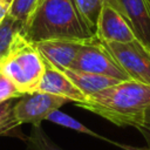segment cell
I'll use <instances>...</instances> for the list:
<instances>
[{
    "instance_id": "1",
    "label": "cell",
    "mask_w": 150,
    "mask_h": 150,
    "mask_svg": "<svg viewBox=\"0 0 150 150\" xmlns=\"http://www.w3.org/2000/svg\"><path fill=\"white\" fill-rule=\"evenodd\" d=\"M118 127L137 128L145 123L150 109V84L135 80L121 81L86 97L76 104Z\"/></svg>"
},
{
    "instance_id": "2",
    "label": "cell",
    "mask_w": 150,
    "mask_h": 150,
    "mask_svg": "<svg viewBox=\"0 0 150 150\" xmlns=\"http://www.w3.org/2000/svg\"><path fill=\"white\" fill-rule=\"evenodd\" d=\"M25 30L34 43L55 39L86 41L95 36L75 0H41Z\"/></svg>"
},
{
    "instance_id": "3",
    "label": "cell",
    "mask_w": 150,
    "mask_h": 150,
    "mask_svg": "<svg viewBox=\"0 0 150 150\" xmlns=\"http://www.w3.org/2000/svg\"><path fill=\"white\" fill-rule=\"evenodd\" d=\"M0 71L22 94L35 91L45 71V59L35 43L22 35L8 54L0 60Z\"/></svg>"
},
{
    "instance_id": "4",
    "label": "cell",
    "mask_w": 150,
    "mask_h": 150,
    "mask_svg": "<svg viewBox=\"0 0 150 150\" xmlns=\"http://www.w3.org/2000/svg\"><path fill=\"white\" fill-rule=\"evenodd\" d=\"M69 69L105 75L121 81L130 80L127 73L112 57V55L95 36L82 42L79 53Z\"/></svg>"
},
{
    "instance_id": "5",
    "label": "cell",
    "mask_w": 150,
    "mask_h": 150,
    "mask_svg": "<svg viewBox=\"0 0 150 150\" xmlns=\"http://www.w3.org/2000/svg\"><path fill=\"white\" fill-rule=\"evenodd\" d=\"M101 42L130 80L150 84V52L138 40L131 42Z\"/></svg>"
},
{
    "instance_id": "6",
    "label": "cell",
    "mask_w": 150,
    "mask_h": 150,
    "mask_svg": "<svg viewBox=\"0 0 150 150\" xmlns=\"http://www.w3.org/2000/svg\"><path fill=\"white\" fill-rule=\"evenodd\" d=\"M69 102L67 98L42 91H32L22 95L14 103V115L23 124L40 125L50 112Z\"/></svg>"
},
{
    "instance_id": "7",
    "label": "cell",
    "mask_w": 150,
    "mask_h": 150,
    "mask_svg": "<svg viewBox=\"0 0 150 150\" xmlns=\"http://www.w3.org/2000/svg\"><path fill=\"white\" fill-rule=\"evenodd\" d=\"M95 38L103 42H131L137 40L129 21L109 0L104 1L100 11Z\"/></svg>"
},
{
    "instance_id": "8",
    "label": "cell",
    "mask_w": 150,
    "mask_h": 150,
    "mask_svg": "<svg viewBox=\"0 0 150 150\" xmlns=\"http://www.w3.org/2000/svg\"><path fill=\"white\" fill-rule=\"evenodd\" d=\"M129 21L136 39L150 52V0H109Z\"/></svg>"
},
{
    "instance_id": "9",
    "label": "cell",
    "mask_w": 150,
    "mask_h": 150,
    "mask_svg": "<svg viewBox=\"0 0 150 150\" xmlns=\"http://www.w3.org/2000/svg\"><path fill=\"white\" fill-rule=\"evenodd\" d=\"M35 91H42L61 96L75 104L82 103L86 96L76 88V86L68 79V76L60 69L53 67L45 60V71L38 84Z\"/></svg>"
},
{
    "instance_id": "10",
    "label": "cell",
    "mask_w": 150,
    "mask_h": 150,
    "mask_svg": "<svg viewBox=\"0 0 150 150\" xmlns=\"http://www.w3.org/2000/svg\"><path fill=\"white\" fill-rule=\"evenodd\" d=\"M82 42L83 41L55 39L35 42V46L49 64L63 70L71 67Z\"/></svg>"
},
{
    "instance_id": "11",
    "label": "cell",
    "mask_w": 150,
    "mask_h": 150,
    "mask_svg": "<svg viewBox=\"0 0 150 150\" xmlns=\"http://www.w3.org/2000/svg\"><path fill=\"white\" fill-rule=\"evenodd\" d=\"M62 71L68 76V79L76 86V88L86 97L121 82V80H117L110 76L80 71V70H74L69 68L63 69Z\"/></svg>"
},
{
    "instance_id": "12",
    "label": "cell",
    "mask_w": 150,
    "mask_h": 150,
    "mask_svg": "<svg viewBox=\"0 0 150 150\" xmlns=\"http://www.w3.org/2000/svg\"><path fill=\"white\" fill-rule=\"evenodd\" d=\"M22 35H26L23 22L7 14L0 21V60L8 54Z\"/></svg>"
},
{
    "instance_id": "13",
    "label": "cell",
    "mask_w": 150,
    "mask_h": 150,
    "mask_svg": "<svg viewBox=\"0 0 150 150\" xmlns=\"http://www.w3.org/2000/svg\"><path fill=\"white\" fill-rule=\"evenodd\" d=\"M13 100L0 103V136H15L26 141L25 135L21 131V123L14 115Z\"/></svg>"
},
{
    "instance_id": "14",
    "label": "cell",
    "mask_w": 150,
    "mask_h": 150,
    "mask_svg": "<svg viewBox=\"0 0 150 150\" xmlns=\"http://www.w3.org/2000/svg\"><path fill=\"white\" fill-rule=\"evenodd\" d=\"M47 121L52 122V123H55L57 125H61V127H64V128H68V129H71V130H75L77 132H81V134H86V135H89L91 137H95V138H98V139H102V141H105L108 143H111V139L95 132L94 130L89 129L88 127H86L84 124H82L81 122H79L77 120H75L74 117L60 111L59 109L54 110L53 112H50L48 115V117L46 118Z\"/></svg>"
},
{
    "instance_id": "15",
    "label": "cell",
    "mask_w": 150,
    "mask_h": 150,
    "mask_svg": "<svg viewBox=\"0 0 150 150\" xmlns=\"http://www.w3.org/2000/svg\"><path fill=\"white\" fill-rule=\"evenodd\" d=\"M25 142L27 150H64L50 139V137L41 128V124L32 127L30 134L26 137Z\"/></svg>"
},
{
    "instance_id": "16",
    "label": "cell",
    "mask_w": 150,
    "mask_h": 150,
    "mask_svg": "<svg viewBox=\"0 0 150 150\" xmlns=\"http://www.w3.org/2000/svg\"><path fill=\"white\" fill-rule=\"evenodd\" d=\"M40 0H13L8 8V15L23 22L25 27L29 18L36 9Z\"/></svg>"
},
{
    "instance_id": "17",
    "label": "cell",
    "mask_w": 150,
    "mask_h": 150,
    "mask_svg": "<svg viewBox=\"0 0 150 150\" xmlns=\"http://www.w3.org/2000/svg\"><path fill=\"white\" fill-rule=\"evenodd\" d=\"M105 0H75V4L86 19L87 23L90 26V28L95 32L97 18L100 14V11L102 8V5Z\"/></svg>"
},
{
    "instance_id": "18",
    "label": "cell",
    "mask_w": 150,
    "mask_h": 150,
    "mask_svg": "<svg viewBox=\"0 0 150 150\" xmlns=\"http://www.w3.org/2000/svg\"><path fill=\"white\" fill-rule=\"evenodd\" d=\"M22 95L25 94L19 91L15 84L6 75H4L0 71V103L8 100H13V98H19Z\"/></svg>"
},
{
    "instance_id": "19",
    "label": "cell",
    "mask_w": 150,
    "mask_h": 150,
    "mask_svg": "<svg viewBox=\"0 0 150 150\" xmlns=\"http://www.w3.org/2000/svg\"><path fill=\"white\" fill-rule=\"evenodd\" d=\"M141 135L143 136L144 141H145V145L144 146H136V145H129V144H122V143H117L115 141H111V144L117 145L118 148L123 149V150H150V124H142L138 125L136 128Z\"/></svg>"
},
{
    "instance_id": "20",
    "label": "cell",
    "mask_w": 150,
    "mask_h": 150,
    "mask_svg": "<svg viewBox=\"0 0 150 150\" xmlns=\"http://www.w3.org/2000/svg\"><path fill=\"white\" fill-rule=\"evenodd\" d=\"M8 8H9V5L7 4V1L6 0H0V21L7 15Z\"/></svg>"
},
{
    "instance_id": "21",
    "label": "cell",
    "mask_w": 150,
    "mask_h": 150,
    "mask_svg": "<svg viewBox=\"0 0 150 150\" xmlns=\"http://www.w3.org/2000/svg\"><path fill=\"white\" fill-rule=\"evenodd\" d=\"M145 123L146 124H150V109L146 111V114H145Z\"/></svg>"
},
{
    "instance_id": "22",
    "label": "cell",
    "mask_w": 150,
    "mask_h": 150,
    "mask_svg": "<svg viewBox=\"0 0 150 150\" xmlns=\"http://www.w3.org/2000/svg\"><path fill=\"white\" fill-rule=\"evenodd\" d=\"M6 1H7V4H8V5H11V4H12V1H13V0H6Z\"/></svg>"
},
{
    "instance_id": "23",
    "label": "cell",
    "mask_w": 150,
    "mask_h": 150,
    "mask_svg": "<svg viewBox=\"0 0 150 150\" xmlns=\"http://www.w3.org/2000/svg\"><path fill=\"white\" fill-rule=\"evenodd\" d=\"M40 1H41V0H40Z\"/></svg>"
}]
</instances>
